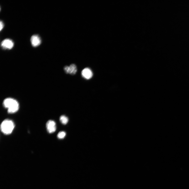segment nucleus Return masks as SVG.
<instances>
[{
	"label": "nucleus",
	"mask_w": 189,
	"mask_h": 189,
	"mask_svg": "<svg viewBox=\"0 0 189 189\" xmlns=\"http://www.w3.org/2000/svg\"><path fill=\"white\" fill-rule=\"evenodd\" d=\"M66 135V133L64 131H61L58 133L57 137L59 139H64Z\"/></svg>",
	"instance_id": "1a4fd4ad"
},
{
	"label": "nucleus",
	"mask_w": 189,
	"mask_h": 189,
	"mask_svg": "<svg viewBox=\"0 0 189 189\" xmlns=\"http://www.w3.org/2000/svg\"><path fill=\"white\" fill-rule=\"evenodd\" d=\"M46 127L47 131L50 133L55 132L56 130V123L53 120H49L47 121Z\"/></svg>",
	"instance_id": "7ed1b4c3"
},
{
	"label": "nucleus",
	"mask_w": 189,
	"mask_h": 189,
	"mask_svg": "<svg viewBox=\"0 0 189 189\" xmlns=\"http://www.w3.org/2000/svg\"><path fill=\"white\" fill-rule=\"evenodd\" d=\"M31 44L34 47H37L41 44V40L37 35H34L32 36L31 39Z\"/></svg>",
	"instance_id": "0eeeda50"
},
{
	"label": "nucleus",
	"mask_w": 189,
	"mask_h": 189,
	"mask_svg": "<svg viewBox=\"0 0 189 189\" xmlns=\"http://www.w3.org/2000/svg\"><path fill=\"white\" fill-rule=\"evenodd\" d=\"M3 106L8 109V113L13 114L19 110V103L15 100L8 98L3 101Z\"/></svg>",
	"instance_id": "f257e3e1"
},
{
	"label": "nucleus",
	"mask_w": 189,
	"mask_h": 189,
	"mask_svg": "<svg viewBox=\"0 0 189 189\" xmlns=\"http://www.w3.org/2000/svg\"><path fill=\"white\" fill-rule=\"evenodd\" d=\"M15 127L14 122L11 120L6 119L1 123V130L2 133L6 135L11 133Z\"/></svg>",
	"instance_id": "f03ea898"
},
{
	"label": "nucleus",
	"mask_w": 189,
	"mask_h": 189,
	"mask_svg": "<svg viewBox=\"0 0 189 189\" xmlns=\"http://www.w3.org/2000/svg\"><path fill=\"white\" fill-rule=\"evenodd\" d=\"M14 45V43L12 40L8 39L4 40L1 44L2 48L5 49H12L13 48Z\"/></svg>",
	"instance_id": "20e7f679"
},
{
	"label": "nucleus",
	"mask_w": 189,
	"mask_h": 189,
	"mask_svg": "<svg viewBox=\"0 0 189 189\" xmlns=\"http://www.w3.org/2000/svg\"><path fill=\"white\" fill-rule=\"evenodd\" d=\"M64 69V71L66 74L72 75L75 74L77 71V67L74 64H71L70 66H65Z\"/></svg>",
	"instance_id": "39448f33"
},
{
	"label": "nucleus",
	"mask_w": 189,
	"mask_h": 189,
	"mask_svg": "<svg viewBox=\"0 0 189 189\" xmlns=\"http://www.w3.org/2000/svg\"><path fill=\"white\" fill-rule=\"evenodd\" d=\"M82 74L83 78L87 80L92 78L93 76L92 71L88 68H86L83 70L82 72Z\"/></svg>",
	"instance_id": "423d86ee"
},
{
	"label": "nucleus",
	"mask_w": 189,
	"mask_h": 189,
	"mask_svg": "<svg viewBox=\"0 0 189 189\" xmlns=\"http://www.w3.org/2000/svg\"><path fill=\"white\" fill-rule=\"evenodd\" d=\"M68 118L65 115H62L60 118V121L61 122L63 125H66L68 121Z\"/></svg>",
	"instance_id": "6e6552de"
},
{
	"label": "nucleus",
	"mask_w": 189,
	"mask_h": 189,
	"mask_svg": "<svg viewBox=\"0 0 189 189\" xmlns=\"http://www.w3.org/2000/svg\"><path fill=\"white\" fill-rule=\"evenodd\" d=\"M0 31H1L3 27H4V24H3V22L1 21H0Z\"/></svg>",
	"instance_id": "9d476101"
}]
</instances>
